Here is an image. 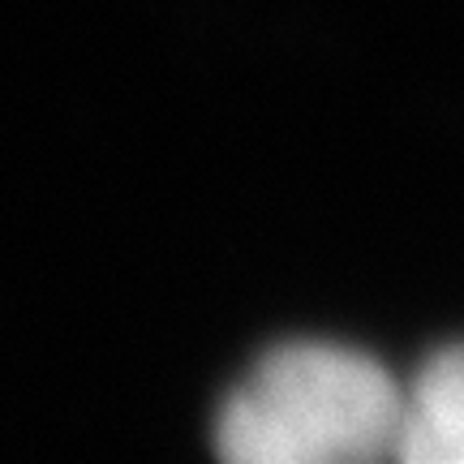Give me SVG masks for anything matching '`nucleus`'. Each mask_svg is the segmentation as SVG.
Returning a JSON list of instances; mask_svg holds the SVG:
<instances>
[{
  "label": "nucleus",
  "instance_id": "f257e3e1",
  "mask_svg": "<svg viewBox=\"0 0 464 464\" xmlns=\"http://www.w3.org/2000/svg\"><path fill=\"white\" fill-rule=\"evenodd\" d=\"M400 404L379 365L340 348L271 353L224 404L219 456L241 464H310L374 456L396 439Z\"/></svg>",
  "mask_w": 464,
  "mask_h": 464
},
{
  "label": "nucleus",
  "instance_id": "f03ea898",
  "mask_svg": "<svg viewBox=\"0 0 464 464\" xmlns=\"http://www.w3.org/2000/svg\"><path fill=\"white\" fill-rule=\"evenodd\" d=\"M404 456L464 464V348H451L421 379V413L404 430Z\"/></svg>",
  "mask_w": 464,
  "mask_h": 464
}]
</instances>
